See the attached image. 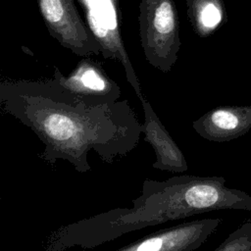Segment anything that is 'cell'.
I'll return each mask as SVG.
<instances>
[{"mask_svg":"<svg viewBox=\"0 0 251 251\" xmlns=\"http://www.w3.org/2000/svg\"><path fill=\"white\" fill-rule=\"evenodd\" d=\"M221 219H201L166 227L114 251H193L221 224Z\"/></svg>","mask_w":251,"mask_h":251,"instance_id":"obj_3","label":"cell"},{"mask_svg":"<svg viewBox=\"0 0 251 251\" xmlns=\"http://www.w3.org/2000/svg\"><path fill=\"white\" fill-rule=\"evenodd\" d=\"M151 24L159 37H171L176 31V17L170 0H162L153 11Z\"/></svg>","mask_w":251,"mask_h":251,"instance_id":"obj_7","label":"cell"},{"mask_svg":"<svg viewBox=\"0 0 251 251\" xmlns=\"http://www.w3.org/2000/svg\"><path fill=\"white\" fill-rule=\"evenodd\" d=\"M225 183L222 176L184 175L162 181L146 178L131 208H115L63 226L49 235L44 250L91 249L125 233L170 221L221 209L251 210V197Z\"/></svg>","mask_w":251,"mask_h":251,"instance_id":"obj_2","label":"cell"},{"mask_svg":"<svg viewBox=\"0 0 251 251\" xmlns=\"http://www.w3.org/2000/svg\"><path fill=\"white\" fill-rule=\"evenodd\" d=\"M136 93L140 98L144 111V124L142 125V131L145 135L144 140L149 142L156 155V160L152 167L171 173L187 171L188 165L183 153L155 114L149 102L144 99L140 91Z\"/></svg>","mask_w":251,"mask_h":251,"instance_id":"obj_4","label":"cell"},{"mask_svg":"<svg viewBox=\"0 0 251 251\" xmlns=\"http://www.w3.org/2000/svg\"><path fill=\"white\" fill-rule=\"evenodd\" d=\"M224 18L225 6L222 0H198L196 22L203 33L213 32L223 23Z\"/></svg>","mask_w":251,"mask_h":251,"instance_id":"obj_6","label":"cell"},{"mask_svg":"<svg viewBox=\"0 0 251 251\" xmlns=\"http://www.w3.org/2000/svg\"><path fill=\"white\" fill-rule=\"evenodd\" d=\"M40 8L45 19L51 25H59L66 16L62 0H40Z\"/></svg>","mask_w":251,"mask_h":251,"instance_id":"obj_9","label":"cell"},{"mask_svg":"<svg viewBox=\"0 0 251 251\" xmlns=\"http://www.w3.org/2000/svg\"><path fill=\"white\" fill-rule=\"evenodd\" d=\"M1 104L44 144L41 160L51 166L68 161L78 173L91 170L90 150L113 164L129 154L143 133L126 100L92 106L59 83L3 86Z\"/></svg>","mask_w":251,"mask_h":251,"instance_id":"obj_1","label":"cell"},{"mask_svg":"<svg viewBox=\"0 0 251 251\" xmlns=\"http://www.w3.org/2000/svg\"><path fill=\"white\" fill-rule=\"evenodd\" d=\"M215 251H251V221L243 223Z\"/></svg>","mask_w":251,"mask_h":251,"instance_id":"obj_8","label":"cell"},{"mask_svg":"<svg viewBox=\"0 0 251 251\" xmlns=\"http://www.w3.org/2000/svg\"><path fill=\"white\" fill-rule=\"evenodd\" d=\"M193 129L203 138L225 142L251 128V106H226L213 109L193 122Z\"/></svg>","mask_w":251,"mask_h":251,"instance_id":"obj_5","label":"cell"}]
</instances>
